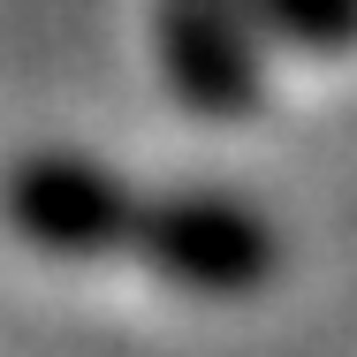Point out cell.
I'll return each mask as SVG.
<instances>
[{"instance_id": "cell-1", "label": "cell", "mask_w": 357, "mask_h": 357, "mask_svg": "<svg viewBox=\"0 0 357 357\" xmlns=\"http://www.w3.org/2000/svg\"><path fill=\"white\" fill-rule=\"evenodd\" d=\"M130 251H137V266L152 282L183 289L198 304L266 296L282 282V259H289L282 220L266 213L251 190H236V183H167V190H144Z\"/></svg>"}, {"instance_id": "cell-2", "label": "cell", "mask_w": 357, "mask_h": 357, "mask_svg": "<svg viewBox=\"0 0 357 357\" xmlns=\"http://www.w3.org/2000/svg\"><path fill=\"white\" fill-rule=\"evenodd\" d=\"M144 183L84 144H31L0 167V220L54 266H107L137 236Z\"/></svg>"}, {"instance_id": "cell-3", "label": "cell", "mask_w": 357, "mask_h": 357, "mask_svg": "<svg viewBox=\"0 0 357 357\" xmlns=\"http://www.w3.org/2000/svg\"><path fill=\"white\" fill-rule=\"evenodd\" d=\"M152 69L198 122H251L274 91V38L251 0H152Z\"/></svg>"}, {"instance_id": "cell-4", "label": "cell", "mask_w": 357, "mask_h": 357, "mask_svg": "<svg viewBox=\"0 0 357 357\" xmlns=\"http://www.w3.org/2000/svg\"><path fill=\"white\" fill-rule=\"evenodd\" d=\"M266 38L312 61H342L357 54V0H251Z\"/></svg>"}]
</instances>
